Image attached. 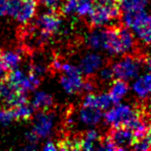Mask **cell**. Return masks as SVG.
Wrapping results in <instances>:
<instances>
[{"instance_id": "cell-11", "label": "cell", "mask_w": 151, "mask_h": 151, "mask_svg": "<svg viewBox=\"0 0 151 151\" xmlns=\"http://www.w3.org/2000/svg\"><path fill=\"white\" fill-rule=\"evenodd\" d=\"M113 101H112L111 96H110L109 92L106 93H99V94H95V93H87L84 95L82 99V106H87V107H93L97 108L99 110H108L112 105H113Z\"/></svg>"}, {"instance_id": "cell-34", "label": "cell", "mask_w": 151, "mask_h": 151, "mask_svg": "<svg viewBox=\"0 0 151 151\" xmlns=\"http://www.w3.org/2000/svg\"><path fill=\"white\" fill-rule=\"evenodd\" d=\"M144 61H145V64H146V67L149 71H151V54L148 55L146 58H144Z\"/></svg>"}, {"instance_id": "cell-2", "label": "cell", "mask_w": 151, "mask_h": 151, "mask_svg": "<svg viewBox=\"0 0 151 151\" xmlns=\"http://www.w3.org/2000/svg\"><path fill=\"white\" fill-rule=\"evenodd\" d=\"M6 83L19 92L27 93L35 90L40 86V77L30 71L25 73L24 71L16 68L6 75Z\"/></svg>"}, {"instance_id": "cell-7", "label": "cell", "mask_w": 151, "mask_h": 151, "mask_svg": "<svg viewBox=\"0 0 151 151\" xmlns=\"http://www.w3.org/2000/svg\"><path fill=\"white\" fill-rule=\"evenodd\" d=\"M36 28L42 33L51 37L54 34L58 33L62 27V20L57 12L49 11L48 13L42 14L37 17L34 24Z\"/></svg>"}, {"instance_id": "cell-8", "label": "cell", "mask_w": 151, "mask_h": 151, "mask_svg": "<svg viewBox=\"0 0 151 151\" xmlns=\"http://www.w3.org/2000/svg\"><path fill=\"white\" fill-rule=\"evenodd\" d=\"M107 137L117 150H125L129 148L134 141V132L125 127H112L107 134Z\"/></svg>"}, {"instance_id": "cell-16", "label": "cell", "mask_w": 151, "mask_h": 151, "mask_svg": "<svg viewBox=\"0 0 151 151\" xmlns=\"http://www.w3.org/2000/svg\"><path fill=\"white\" fill-rule=\"evenodd\" d=\"M129 90V86L127 84V81L121 80V79H117L112 83L111 87H110L109 94L111 96L113 103L118 104L123 99V97L126 95V93Z\"/></svg>"}, {"instance_id": "cell-5", "label": "cell", "mask_w": 151, "mask_h": 151, "mask_svg": "<svg viewBox=\"0 0 151 151\" xmlns=\"http://www.w3.org/2000/svg\"><path fill=\"white\" fill-rule=\"evenodd\" d=\"M139 110L126 104H116V106L109 108L104 115L105 121L111 127H123L132 117H134Z\"/></svg>"}, {"instance_id": "cell-35", "label": "cell", "mask_w": 151, "mask_h": 151, "mask_svg": "<svg viewBox=\"0 0 151 151\" xmlns=\"http://www.w3.org/2000/svg\"><path fill=\"white\" fill-rule=\"evenodd\" d=\"M3 84H4V83H3L2 81H0V93H1V91H2V88H3Z\"/></svg>"}, {"instance_id": "cell-17", "label": "cell", "mask_w": 151, "mask_h": 151, "mask_svg": "<svg viewBox=\"0 0 151 151\" xmlns=\"http://www.w3.org/2000/svg\"><path fill=\"white\" fill-rule=\"evenodd\" d=\"M54 104L53 96L45 91H36L31 99V105L34 110H49Z\"/></svg>"}, {"instance_id": "cell-14", "label": "cell", "mask_w": 151, "mask_h": 151, "mask_svg": "<svg viewBox=\"0 0 151 151\" xmlns=\"http://www.w3.org/2000/svg\"><path fill=\"white\" fill-rule=\"evenodd\" d=\"M108 28H94L86 35V45L92 50H104L107 42Z\"/></svg>"}, {"instance_id": "cell-24", "label": "cell", "mask_w": 151, "mask_h": 151, "mask_svg": "<svg viewBox=\"0 0 151 151\" xmlns=\"http://www.w3.org/2000/svg\"><path fill=\"white\" fill-rule=\"evenodd\" d=\"M96 1L95 0H77V11L76 15L80 17H87L90 15L94 7Z\"/></svg>"}, {"instance_id": "cell-32", "label": "cell", "mask_w": 151, "mask_h": 151, "mask_svg": "<svg viewBox=\"0 0 151 151\" xmlns=\"http://www.w3.org/2000/svg\"><path fill=\"white\" fill-rule=\"evenodd\" d=\"M7 75V68L5 67L4 63H3L1 56H0V81H2L4 78H6Z\"/></svg>"}, {"instance_id": "cell-21", "label": "cell", "mask_w": 151, "mask_h": 151, "mask_svg": "<svg viewBox=\"0 0 151 151\" xmlns=\"http://www.w3.org/2000/svg\"><path fill=\"white\" fill-rule=\"evenodd\" d=\"M149 0H120L119 6L122 13L126 12L144 11L148 5Z\"/></svg>"}, {"instance_id": "cell-3", "label": "cell", "mask_w": 151, "mask_h": 151, "mask_svg": "<svg viewBox=\"0 0 151 151\" xmlns=\"http://www.w3.org/2000/svg\"><path fill=\"white\" fill-rule=\"evenodd\" d=\"M122 16L121 9L118 4L105 5L101 3H95L92 12L89 17V23L92 28L105 27L114 20H117Z\"/></svg>"}, {"instance_id": "cell-22", "label": "cell", "mask_w": 151, "mask_h": 151, "mask_svg": "<svg viewBox=\"0 0 151 151\" xmlns=\"http://www.w3.org/2000/svg\"><path fill=\"white\" fill-rule=\"evenodd\" d=\"M12 110L15 116V120H29L34 115V108L27 103L12 108Z\"/></svg>"}, {"instance_id": "cell-23", "label": "cell", "mask_w": 151, "mask_h": 151, "mask_svg": "<svg viewBox=\"0 0 151 151\" xmlns=\"http://www.w3.org/2000/svg\"><path fill=\"white\" fill-rule=\"evenodd\" d=\"M132 148L138 151L151 150V134L147 132L143 136L137 138L132 145Z\"/></svg>"}, {"instance_id": "cell-20", "label": "cell", "mask_w": 151, "mask_h": 151, "mask_svg": "<svg viewBox=\"0 0 151 151\" xmlns=\"http://www.w3.org/2000/svg\"><path fill=\"white\" fill-rule=\"evenodd\" d=\"M137 37L146 45H151V16L149 15L144 23L132 30Z\"/></svg>"}, {"instance_id": "cell-13", "label": "cell", "mask_w": 151, "mask_h": 151, "mask_svg": "<svg viewBox=\"0 0 151 151\" xmlns=\"http://www.w3.org/2000/svg\"><path fill=\"white\" fill-rule=\"evenodd\" d=\"M117 34L122 55L134 51L136 47V38L132 30L126 26H117Z\"/></svg>"}, {"instance_id": "cell-4", "label": "cell", "mask_w": 151, "mask_h": 151, "mask_svg": "<svg viewBox=\"0 0 151 151\" xmlns=\"http://www.w3.org/2000/svg\"><path fill=\"white\" fill-rule=\"evenodd\" d=\"M37 0H9L7 16L20 24H27L35 16Z\"/></svg>"}, {"instance_id": "cell-25", "label": "cell", "mask_w": 151, "mask_h": 151, "mask_svg": "<svg viewBox=\"0 0 151 151\" xmlns=\"http://www.w3.org/2000/svg\"><path fill=\"white\" fill-rule=\"evenodd\" d=\"M99 79L101 82H110V81L113 80V78L115 77L114 76V71L112 68V65H106V66H101L99 68Z\"/></svg>"}, {"instance_id": "cell-6", "label": "cell", "mask_w": 151, "mask_h": 151, "mask_svg": "<svg viewBox=\"0 0 151 151\" xmlns=\"http://www.w3.org/2000/svg\"><path fill=\"white\" fill-rule=\"evenodd\" d=\"M55 116L50 110H40L33 115L32 132L37 136L40 140L45 139L51 134L54 127Z\"/></svg>"}, {"instance_id": "cell-10", "label": "cell", "mask_w": 151, "mask_h": 151, "mask_svg": "<svg viewBox=\"0 0 151 151\" xmlns=\"http://www.w3.org/2000/svg\"><path fill=\"white\" fill-rule=\"evenodd\" d=\"M104 114L101 110L93 107L82 106L77 114V119L87 126H95L101 121Z\"/></svg>"}, {"instance_id": "cell-29", "label": "cell", "mask_w": 151, "mask_h": 151, "mask_svg": "<svg viewBox=\"0 0 151 151\" xmlns=\"http://www.w3.org/2000/svg\"><path fill=\"white\" fill-rule=\"evenodd\" d=\"M96 89V85L95 82L91 79H86V80H83V84H82V89L81 91L87 94V93H93Z\"/></svg>"}, {"instance_id": "cell-37", "label": "cell", "mask_w": 151, "mask_h": 151, "mask_svg": "<svg viewBox=\"0 0 151 151\" xmlns=\"http://www.w3.org/2000/svg\"><path fill=\"white\" fill-rule=\"evenodd\" d=\"M118 1H120V0H118Z\"/></svg>"}, {"instance_id": "cell-19", "label": "cell", "mask_w": 151, "mask_h": 151, "mask_svg": "<svg viewBox=\"0 0 151 151\" xmlns=\"http://www.w3.org/2000/svg\"><path fill=\"white\" fill-rule=\"evenodd\" d=\"M0 56H1V59H2L7 70H13V69L18 68L22 61V55L19 51L5 50L0 52Z\"/></svg>"}, {"instance_id": "cell-33", "label": "cell", "mask_w": 151, "mask_h": 151, "mask_svg": "<svg viewBox=\"0 0 151 151\" xmlns=\"http://www.w3.org/2000/svg\"><path fill=\"white\" fill-rule=\"evenodd\" d=\"M97 3H101V4L105 5H112V4H118L119 1L118 0H95Z\"/></svg>"}, {"instance_id": "cell-1", "label": "cell", "mask_w": 151, "mask_h": 151, "mask_svg": "<svg viewBox=\"0 0 151 151\" xmlns=\"http://www.w3.org/2000/svg\"><path fill=\"white\" fill-rule=\"evenodd\" d=\"M143 58L137 55H127L119 61L113 63L112 68L115 78L124 81H130L136 79L142 68Z\"/></svg>"}, {"instance_id": "cell-26", "label": "cell", "mask_w": 151, "mask_h": 151, "mask_svg": "<svg viewBox=\"0 0 151 151\" xmlns=\"http://www.w3.org/2000/svg\"><path fill=\"white\" fill-rule=\"evenodd\" d=\"M77 11V0H66L64 3H62L61 12L65 16L75 15Z\"/></svg>"}, {"instance_id": "cell-12", "label": "cell", "mask_w": 151, "mask_h": 151, "mask_svg": "<svg viewBox=\"0 0 151 151\" xmlns=\"http://www.w3.org/2000/svg\"><path fill=\"white\" fill-rule=\"evenodd\" d=\"M132 89L138 99L143 101L149 99L151 96V71L136 78Z\"/></svg>"}, {"instance_id": "cell-28", "label": "cell", "mask_w": 151, "mask_h": 151, "mask_svg": "<svg viewBox=\"0 0 151 151\" xmlns=\"http://www.w3.org/2000/svg\"><path fill=\"white\" fill-rule=\"evenodd\" d=\"M37 1L44 7L48 9L49 11L57 12L59 9H61V6H62L63 0H37Z\"/></svg>"}, {"instance_id": "cell-27", "label": "cell", "mask_w": 151, "mask_h": 151, "mask_svg": "<svg viewBox=\"0 0 151 151\" xmlns=\"http://www.w3.org/2000/svg\"><path fill=\"white\" fill-rule=\"evenodd\" d=\"M15 120V116H14L13 110L12 108L9 109H0V123L2 125H7L11 122Z\"/></svg>"}, {"instance_id": "cell-18", "label": "cell", "mask_w": 151, "mask_h": 151, "mask_svg": "<svg viewBox=\"0 0 151 151\" xmlns=\"http://www.w3.org/2000/svg\"><path fill=\"white\" fill-rule=\"evenodd\" d=\"M101 140L99 132L96 129H88L81 136V150H94Z\"/></svg>"}, {"instance_id": "cell-36", "label": "cell", "mask_w": 151, "mask_h": 151, "mask_svg": "<svg viewBox=\"0 0 151 151\" xmlns=\"http://www.w3.org/2000/svg\"><path fill=\"white\" fill-rule=\"evenodd\" d=\"M148 132L151 134V120L149 121V123H148Z\"/></svg>"}, {"instance_id": "cell-15", "label": "cell", "mask_w": 151, "mask_h": 151, "mask_svg": "<svg viewBox=\"0 0 151 151\" xmlns=\"http://www.w3.org/2000/svg\"><path fill=\"white\" fill-rule=\"evenodd\" d=\"M60 84L63 90L68 94H75L82 89L83 78L82 73H75V75H65L63 73L60 78Z\"/></svg>"}, {"instance_id": "cell-31", "label": "cell", "mask_w": 151, "mask_h": 151, "mask_svg": "<svg viewBox=\"0 0 151 151\" xmlns=\"http://www.w3.org/2000/svg\"><path fill=\"white\" fill-rule=\"evenodd\" d=\"M42 150L44 151H56L58 150V147L55 143H53L52 141H47L42 146Z\"/></svg>"}, {"instance_id": "cell-9", "label": "cell", "mask_w": 151, "mask_h": 151, "mask_svg": "<svg viewBox=\"0 0 151 151\" xmlns=\"http://www.w3.org/2000/svg\"><path fill=\"white\" fill-rule=\"evenodd\" d=\"M104 65V58L101 54L94 52L87 53L80 61L79 68L81 73L86 76H92L99 70Z\"/></svg>"}, {"instance_id": "cell-30", "label": "cell", "mask_w": 151, "mask_h": 151, "mask_svg": "<svg viewBox=\"0 0 151 151\" xmlns=\"http://www.w3.org/2000/svg\"><path fill=\"white\" fill-rule=\"evenodd\" d=\"M9 9V0H0V17L7 16Z\"/></svg>"}]
</instances>
